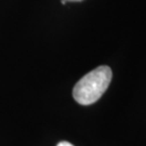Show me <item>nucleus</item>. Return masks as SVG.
<instances>
[{
	"label": "nucleus",
	"instance_id": "7ed1b4c3",
	"mask_svg": "<svg viewBox=\"0 0 146 146\" xmlns=\"http://www.w3.org/2000/svg\"><path fill=\"white\" fill-rule=\"evenodd\" d=\"M66 2L67 1H69V2H78V1H82V0H65Z\"/></svg>",
	"mask_w": 146,
	"mask_h": 146
},
{
	"label": "nucleus",
	"instance_id": "f257e3e1",
	"mask_svg": "<svg viewBox=\"0 0 146 146\" xmlns=\"http://www.w3.org/2000/svg\"><path fill=\"white\" fill-rule=\"evenodd\" d=\"M111 77L113 72L106 65L100 66L86 74L74 87L73 96L75 101L81 105L95 103L107 90Z\"/></svg>",
	"mask_w": 146,
	"mask_h": 146
},
{
	"label": "nucleus",
	"instance_id": "f03ea898",
	"mask_svg": "<svg viewBox=\"0 0 146 146\" xmlns=\"http://www.w3.org/2000/svg\"><path fill=\"white\" fill-rule=\"evenodd\" d=\"M58 146H74L72 143H69V142H66V141H63V142H60L58 144Z\"/></svg>",
	"mask_w": 146,
	"mask_h": 146
}]
</instances>
